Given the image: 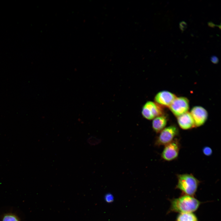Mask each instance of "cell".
Listing matches in <instances>:
<instances>
[{"label": "cell", "instance_id": "cell-3", "mask_svg": "<svg viewBox=\"0 0 221 221\" xmlns=\"http://www.w3.org/2000/svg\"><path fill=\"white\" fill-rule=\"evenodd\" d=\"M179 130L175 125L165 127L160 133L155 142L157 146L165 145L172 142L178 135Z\"/></svg>", "mask_w": 221, "mask_h": 221}, {"label": "cell", "instance_id": "cell-12", "mask_svg": "<svg viewBox=\"0 0 221 221\" xmlns=\"http://www.w3.org/2000/svg\"><path fill=\"white\" fill-rule=\"evenodd\" d=\"M2 221H20L19 217L15 214L9 213L4 214L2 218Z\"/></svg>", "mask_w": 221, "mask_h": 221}, {"label": "cell", "instance_id": "cell-15", "mask_svg": "<svg viewBox=\"0 0 221 221\" xmlns=\"http://www.w3.org/2000/svg\"><path fill=\"white\" fill-rule=\"evenodd\" d=\"M106 201L108 203H111L113 201L114 197L110 194H107L105 196Z\"/></svg>", "mask_w": 221, "mask_h": 221}, {"label": "cell", "instance_id": "cell-16", "mask_svg": "<svg viewBox=\"0 0 221 221\" xmlns=\"http://www.w3.org/2000/svg\"><path fill=\"white\" fill-rule=\"evenodd\" d=\"M210 60L212 62L215 64H217L219 61L218 57L216 56L213 55L211 56Z\"/></svg>", "mask_w": 221, "mask_h": 221}, {"label": "cell", "instance_id": "cell-1", "mask_svg": "<svg viewBox=\"0 0 221 221\" xmlns=\"http://www.w3.org/2000/svg\"><path fill=\"white\" fill-rule=\"evenodd\" d=\"M200 204V202L194 197L185 195L172 200L171 210L181 213H192L198 208Z\"/></svg>", "mask_w": 221, "mask_h": 221}, {"label": "cell", "instance_id": "cell-7", "mask_svg": "<svg viewBox=\"0 0 221 221\" xmlns=\"http://www.w3.org/2000/svg\"><path fill=\"white\" fill-rule=\"evenodd\" d=\"M190 113L193 119L195 127L203 125L207 119L208 113L205 109L201 106L194 107Z\"/></svg>", "mask_w": 221, "mask_h": 221}, {"label": "cell", "instance_id": "cell-8", "mask_svg": "<svg viewBox=\"0 0 221 221\" xmlns=\"http://www.w3.org/2000/svg\"><path fill=\"white\" fill-rule=\"evenodd\" d=\"M176 97L174 94L168 91L158 92L155 95L154 100L161 106L169 107Z\"/></svg>", "mask_w": 221, "mask_h": 221}, {"label": "cell", "instance_id": "cell-11", "mask_svg": "<svg viewBox=\"0 0 221 221\" xmlns=\"http://www.w3.org/2000/svg\"><path fill=\"white\" fill-rule=\"evenodd\" d=\"M177 221H198V220L192 213H181L178 217Z\"/></svg>", "mask_w": 221, "mask_h": 221}, {"label": "cell", "instance_id": "cell-4", "mask_svg": "<svg viewBox=\"0 0 221 221\" xmlns=\"http://www.w3.org/2000/svg\"><path fill=\"white\" fill-rule=\"evenodd\" d=\"M180 147L179 140L176 138L172 142L165 145L161 153L163 159L167 161L175 160L178 157Z\"/></svg>", "mask_w": 221, "mask_h": 221}, {"label": "cell", "instance_id": "cell-9", "mask_svg": "<svg viewBox=\"0 0 221 221\" xmlns=\"http://www.w3.org/2000/svg\"><path fill=\"white\" fill-rule=\"evenodd\" d=\"M177 121L180 127L184 130L195 127L193 119L188 112L177 117Z\"/></svg>", "mask_w": 221, "mask_h": 221}, {"label": "cell", "instance_id": "cell-13", "mask_svg": "<svg viewBox=\"0 0 221 221\" xmlns=\"http://www.w3.org/2000/svg\"><path fill=\"white\" fill-rule=\"evenodd\" d=\"M202 152L204 155L207 156H211L212 153V150L211 149L207 146L204 147L203 148Z\"/></svg>", "mask_w": 221, "mask_h": 221}, {"label": "cell", "instance_id": "cell-14", "mask_svg": "<svg viewBox=\"0 0 221 221\" xmlns=\"http://www.w3.org/2000/svg\"><path fill=\"white\" fill-rule=\"evenodd\" d=\"M187 23L184 21H182L179 23V28L182 32H183L187 28Z\"/></svg>", "mask_w": 221, "mask_h": 221}, {"label": "cell", "instance_id": "cell-6", "mask_svg": "<svg viewBox=\"0 0 221 221\" xmlns=\"http://www.w3.org/2000/svg\"><path fill=\"white\" fill-rule=\"evenodd\" d=\"M169 107L173 113L178 117L188 112L189 100L185 97H176Z\"/></svg>", "mask_w": 221, "mask_h": 221}, {"label": "cell", "instance_id": "cell-5", "mask_svg": "<svg viewBox=\"0 0 221 221\" xmlns=\"http://www.w3.org/2000/svg\"><path fill=\"white\" fill-rule=\"evenodd\" d=\"M163 110L161 106L151 101L146 102L142 107V114L145 118L150 120L163 115Z\"/></svg>", "mask_w": 221, "mask_h": 221}, {"label": "cell", "instance_id": "cell-2", "mask_svg": "<svg viewBox=\"0 0 221 221\" xmlns=\"http://www.w3.org/2000/svg\"><path fill=\"white\" fill-rule=\"evenodd\" d=\"M178 182L176 186L186 195L192 196L196 193L200 182L192 174L176 175Z\"/></svg>", "mask_w": 221, "mask_h": 221}, {"label": "cell", "instance_id": "cell-17", "mask_svg": "<svg viewBox=\"0 0 221 221\" xmlns=\"http://www.w3.org/2000/svg\"><path fill=\"white\" fill-rule=\"evenodd\" d=\"M207 24L209 27L212 28H214L215 26H216V25L212 21L208 22L207 23Z\"/></svg>", "mask_w": 221, "mask_h": 221}, {"label": "cell", "instance_id": "cell-10", "mask_svg": "<svg viewBox=\"0 0 221 221\" xmlns=\"http://www.w3.org/2000/svg\"><path fill=\"white\" fill-rule=\"evenodd\" d=\"M167 117L163 115L156 117L153 119L152 126L153 130L156 133H159L164 129L167 124Z\"/></svg>", "mask_w": 221, "mask_h": 221}]
</instances>
